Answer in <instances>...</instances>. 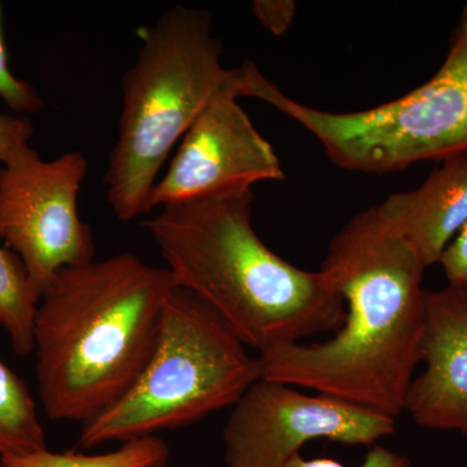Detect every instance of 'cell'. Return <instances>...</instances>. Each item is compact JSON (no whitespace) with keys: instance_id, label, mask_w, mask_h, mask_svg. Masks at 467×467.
Here are the masks:
<instances>
[{"instance_id":"1","label":"cell","mask_w":467,"mask_h":467,"mask_svg":"<svg viewBox=\"0 0 467 467\" xmlns=\"http://www.w3.org/2000/svg\"><path fill=\"white\" fill-rule=\"evenodd\" d=\"M427 267L379 205L344 225L321 272L346 303L331 339L259 356L264 379L335 396L398 418L420 362Z\"/></svg>"},{"instance_id":"2","label":"cell","mask_w":467,"mask_h":467,"mask_svg":"<svg viewBox=\"0 0 467 467\" xmlns=\"http://www.w3.org/2000/svg\"><path fill=\"white\" fill-rule=\"evenodd\" d=\"M174 287L167 267L129 252L57 273L33 328L47 418L85 425L129 391L155 349Z\"/></svg>"},{"instance_id":"3","label":"cell","mask_w":467,"mask_h":467,"mask_svg":"<svg viewBox=\"0 0 467 467\" xmlns=\"http://www.w3.org/2000/svg\"><path fill=\"white\" fill-rule=\"evenodd\" d=\"M254 193L162 207L143 221L175 287L192 292L245 346L270 350L337 333L346 303L324 272L292 265L252 225Z\"/></svg>"},{"instance_id":"4","label":"cell","mask_w":467,"mask_h":467,"mask_svg":"<svg viewBox=\"0 0 467 467\" xmlns=\"http://www.w3.org/2000/svg\"><path fill=\"white\" fill-rule=\"evenodd\" d=\"M134 66L122 77V110L109 155L107 198L122 223L149 213V199L175 144L238 67L223 66L212 15L177 5L144 30Z\"/></svg>"},{"instance_id":"5","label":"cell","mask_w":467,"mask_h":467,"mask_svg":"<svg viewBox=\"0 0 467 467\" xmlns=\"http://www.w3.org/2000/svg\"><path fill=\"white\" fill-rule=\"evenodd\" d=\"M245 347L204 301L174 287L142 373L119 400L82 425L79 447L155 436L234 407L263 378L260 358Z\"/></svg>"},{"instance_id":"6","label":"cell","mask_w":467,"mask_h":467,"mask_svg":"<svg viewBox=\"0 0 467 467\" xmlns=\"http://www.w3.org/2000/svg\"><path fill=\"white\" fill-rule=\"evenodd\" d=\"M243 97L266 101L317 138L328 159L350 171L387 174L467 152V3L441 69L426 84L382 106L328 112L291 99L244 67Z\"/></svg>"},{"instance_id":"7","label":"cell","mask_w":467,"mask_h":467,"mask_svg":"<svg viewBox=\"0 0 467 467\" xmlns=\"http://www.w3.org/2000/svg\"><path fill=\"white\" fill-rule=\"evenodd\" d=\"M86 173L81 150L47 161L27 147L0 167V239L23 261L39 300L60 270L94 260V236L77 207Z\"/></svg>"},{"instance_id":"8","label":"cell","mask_w":467,"mask_h":467,"mask_svg":"<svg viewBox=\"0 0 467 467\" xmlns=\"http://www.w3.org/2000/svg\"><path fill=\"white\" fill-rule=\"evenodd\" d=\"M395 431L396 418L261 378L233 407L223 456L227 467H282L313 441L376 445Z\"/></svg>"},{"instance_id":"9","label":"cell","mask_w":467,"mask_h":467,"mask_svg":"<svg viewBox=\"0 0 467 467\" xmlns=\"http://www.w3.org/2000/svg\"><path fill=\"white\" fill-rule=\"evenodd\" d=\"M238 77L193 121L149 199L155 208L233 198L265 181H284L281 160L238 103Z\"/></svg>"},{"instance_id":"10","label":"cell","mask_w":467,"mask_h":467,"mask_svg":"<svg viewBox=\"0 0 467 467\" xmlns=\"http://www.w3.org/2000/svg\"><path fill=\"white\" fill-rule=\"evenodd\" d=\"M426 322L420 362L404 411L423 429L467 436V291H425Z\"/></svg>"},{"instance_id":"11","label":"cell","mask_w":467,"mask_h":467,"mask_svg":"<svg viewBox=\"0 0 467 467\" xmlns=\"http://www.w3.org/2000/svg\"><path fill=\"white\" fill-rule=\"evenodd\" d=\"M378 205L426 267L439 264L467 223V152L442 160L413 192L393 193Z\"/></svg>"},{"instance_id":"12","label":"cell","mask_w":467,"mask_h":467,"mask_svg":"<svg viewBox=\"0 0 467 467\" xmlns=\"http://www.w3.org/2000/svg\"><path fill=\"white\" fill-rule=\"evenodd\" d=\"M47 450L36 402L26 382L0 361V457Z\"/></svg>"},{"instance_id":"13","label":"cell","mask_w":467,"mask_h":467,"mask_svg":"<svg viewBox=\"0 0 467 467\" xmlns=\"http://www.w3.org/2000/svg\"><path fill=\"white\" fill-rule=\"evenodd\" d=\"M169 447L159 436H144L122 442L119 450L103 454L43 450L26 456L0 457L2 467H167Z\"/></svg>"},{"instance_id":"14","label":"cell","mask_w":467,"mask_h":467,"mask_svg":"<svg viewBox=\"0 0 467 467\" xmlns=\"http://www.w3.org/2000/svg\"><path fill=\"white\" fill-rule=\"evenodd\" d=\"M38 303L23 261L0 245V327L7 333L17 355L34 350V317Z\"/></svg>"},{"instance_id":"15","label":"cell","mask_w":467,"mask_h":467,"mask_svg":"<svg viewBox=\"0 0 467 467\" xmlns=\"http://www.w3.org/2000/svg\"><path fill=\"white\" fill-rule=\"evenodd\" d=\"M0 98L16 112L36 113L43 109V100L32 86L17 78L9 69L2 33V3H0Z\"/></svg>"},{"instance_id":"16","label":"cell","mask_w":467,"mask_h":467,"mask_svg":"<svg viewBox=\"0 0 467 467\" xmlns=\"http://www.w3.org/2000/svg\"><path fill=\"white\" fill-rule=\"evenodd\" d=\"M32 122L23 117L0 113V162L7 165L29 146Z\"/></svg>"},{"instance_id":"17","label":"cell","mask_w":467,"mask_h":467,"mask_svg":"<svg viewBox=\"0 0 467 467\" xmlns=\"http://www.w3.org/2000/svg\"><path fill=\"white\" fill-rule=\"evenodd\" d=\"M282 467H348L339 461L333 459H325V457H318V459H304L301 454H297L294 459L288 461ZM355 467H410V462L404 454L398 453V451L384 448L382 445H373L368 450L365 460Z\"/></svg>"},{"instance_id":"18","label":"cell","mask_w":467,"mask_h":467,"mask_svg":"<svg viewBox=\"0 0 467 467\" xmlns=\"http://www.w3.org/2000/svg\"><path fill=\"white\" fill-rule=\"evenodd\" d=\"M254 18L273 36H284L296 16L294 0H256L252 5Z\"/></svg>"},{"instance_id":"19","label":"cell","mask_w":467,"mask_h":467,"mask_svg":"<svg viewBox=\"0 0 467 467\" xmlns=\"http://www.w3.org/2000/svg\"><path fill=\"white\" fill-rule=\"evenodd\" d=\"M439 264L448 285L467 291V223L442 252Z\"/></svg>"},{"instance_id":"20","label":"cell","mask_w":467,"mask_h":467,"mask_svg":"<svg viewBox=\"0 0 467 467\" xmlns=\"http://www.w3.org/2000/svg\"><path fill=\"white\" fill-rule=\"evenodd\" d=\"M0 467H2V463H0Z\"/></svg>"}]
</instances>
